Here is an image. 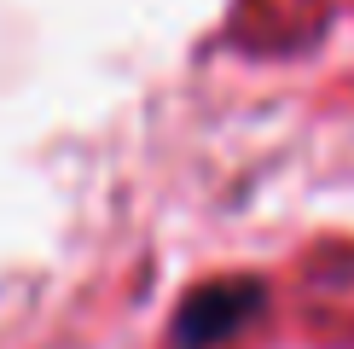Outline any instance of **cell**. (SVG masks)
<instances>
[{
    "label": "cell",
    "instance_id": "1",
    "mask_svg": "<svg viewBox=\"0 0 354 349\" xmlns=\"http://www.w3.org/2000/svg\"><path fill=\"white\" fill-rule=\"evenodd\" d=\"M261 297H268L261 280H244V274H227V280L198 285L180 303V314H174L169 349H215V343H227L244 320H256Z\"/></svg>",
    "mask_w": 354,
    "mask_h": 349
}]
</instances>
